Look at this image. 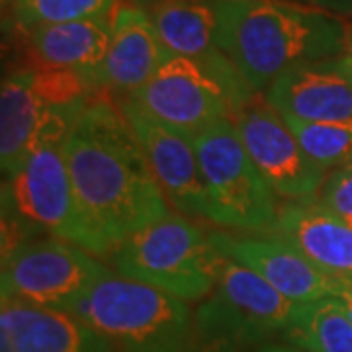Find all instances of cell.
<instances>
[{
    "label": "cell",
    "mask_w": 352,
    "mask_h": 352,
    "mask_svg": "<svg viewBox=\"0 0 352 352\" xmlns=\"http://www.w3.org/2000/svg\"><path fill=\"white\" fill-rule=\"evenodd\" d=\"M14 2H16V0H14Z\"/></svg>",
    "instance_id": "obj_30"
},
{
    "label": "cell",
    "mask_w": 352,
    "mask_h": 352,
    "mask_svg": "<svg viewBox=\"0 0 352 352\" xmlns=\"http://www.w3.org/2000/svg\"><path fill=\"white\" fill-rule=\"evenodd\" d=\"M217 45L252 92L302 65L342 57L351 30L337 12L292 0H215Z\"/></svg>",
    "instance_id": "obj_2"
},
{
    "label": "cell",
    "mask_w": 352,
    "mask_h": 352,
    "mask_svg": "<svg viewBox=\"0 0 352 352\" xmlns=\"http://www.w3.org/2000/svg\"><path fill=\"white\" fill-rule=\"evenodd\" d=\"M110 39L112 20L106 16L39 25L30 32L32 50L41 63L55 71H71L90 85H96Z\"/></svg>",
    "instance_id": "obj_18"
},
{
    "label": "cell",
    "mask_w": 352,
    "mask_h": 352,
    "mask_svg": "<svg viewBox=\"0 0 352 352\" xmlns=\"http://www.w3.org/2000/svg\"><path fill=\"white\" fill-rule=\"evenodd\" d=\"M258 96H252L231 116L245 149L276 196L288 201L314 198L327 170L307 157L284 118Z\"/></svg>",
    "instance_id": "obj_11"
},
{
    "label": "cell",
    "mask_w": 352,
    "mask_h": 352,
    "mask_svg": "<svg viewBox=\"0 0 352 352\" xmlns=\"http://www.w3.org/2000/svg\"><path fill=\"white\" fill-rule=\"evenodd\" d=\"M221 258L210 233L180 214L164 215L112 251L120 276L163 289L182 302L212 294Z\"/></svg>",
    "instance_id": "obj_5"
},
{
    "label": "cell",
    "mask_w": 352,
    "mask_h": 352,
    "mask_svg": "<svg viewBox=\"0 0 352 352\" xmlns=\"http://www.w3.org/2000/svg\"><path fill=\"white\" fill-rule=\"evenodd\" d=\"M116 0H16L14 16L24 30L108 16Z\"/></svg>",
    "instance_id": "obj_22"
},
{
    "label": "cell",
    "mask_w": 352,
    "mask_h": 352,
    "mask_svg": "<svg viewBox=\"0 0 352 352\" xmlns=\"http://www.w3.org/2000/svg\"><path fill=\"white\" fill-rule=\"evenodd\" d=\"M307 157L323 170L340 168L352 163V122H305L292 116H282Z\"/></svg>",
    "instance_id": "obj_21"
},
{
    "label": "cell",
    "mask_w": 352,
    "mask_h": 352,
    "mask_svg": "<svg viewBox=\"0 0 352 352\" xmlns=\"http://www.w3.org/2000/svg\"><path fill=\"white\" fill-rule=\"evenodd\" d=\"M249 352H303L292 344H261L256 349H252Z\"/></svg>",
    "instance_id": "obj_26"
},
{
    "label": "cell",
    "mask_w": 352,
    "mask_h": 352,
    "mask_svg": "<svg viewBox=\"0 0 352 352\" xmlns=\"http://www.w3.org/2000/svg\"><path fill=\"white\" fill-rule=\"evenodd\" d=\"M270 235L288 241L307 261L340 280L352 278V227L317 200H289L278 206Z\"/></svg>",
    "instance_id": "obj_16"
},
{
    "label": "cell",
    "mask_w": 352,
    "mask_h": 352,
    "mask_svg": "<svg viewBox=\"0 0 352 352\" xmlns=\"http://www.w3.org/2000/svg\"><path fill=\"white\" fill-rule=\"evenodd\" d=\"M292 2H300V4H309L317 8H325L331 12H351V0H292Z\"/></svg>",
    "instance_id": "obj_24"
},
{
    "label": "cell",
    "mask_w": 352,
    "mask_h": 352,
    "mask_svg": "<svg viewBox=\"0 0 352 352\" xmlns=\"http://www.w3.org/2000/svg\"><path fill=\"white\" fill-rule=\"evenodd\" d=\"M344 282H346V284H351V286H352V278H349V280H344Z\"/></svg>",
    "instance_id": "obj_29"
},
{
    "label": "cell",
    "mask_w": 352,
    "mask_h": 352,
    "mask_svg": "<svg viewBox=\"0 0 352 352\" xmlns=\"http://www.w3.org/2000/svg\"><path fill=\"white\" fill-rule=\"evenodd\" d=\"M315 198L340 221L352 227V163L335 168L327 175Z\"/></svg>",
    "instance_id": "obj_23"
},
{
    "label": "cell",
    "mask_w": 352,
    "mask_h": 352,
    "mask_svg": "<svg viewBox=\"0 0 352 352\" xmlns=\"http://www.w3.org/2000/svg\"><path fill=\"white\" fill-rule=\"evenodd\" d=\"M90 85L71 71L12 73L0 88V163L6 178L47 141H63L87 108Z\"/></svg>",
    "instance_id": "obj_6"
},
{
    "label": "cell",
    "mask_w": 352,
    "mask_h": 352,
    "mask_svg": "<svg viewBox=\"0 0 352 352\" xmlns=\"http://www.w3.org/2000/svg\"><path fill=\"white\" fill-rule=\"evenodd\" d=\"M335 298H339L340 302H342V305H344V309H346V314H349V317H351L352 321V286L351 284H346L344 280H342V286H340V289L337 292V296Z\"/></svg>",
    "instance_id": "obj_25"
},
{
    "label": "cell",
    "mask_w": 352,
    "mask_h": 352,
    "mask_svg": "<svg viewBox=\"0 0 352 352\" xmlns=\"http://www.w3.org/2000/svg\"><path fill=\"white\" fill-rule=\"evenodd\" d=\"M131 2H133V6H139V8H153L163 0H131Z\"/></svg>",
    "instance_id": "obj_28"
},
{
    "label": "cell",
    "mask_w": 352,
    "mask_h": 352,
    "mask_svg": "<svg viewBox=\"0 0 352 352\" xmlns=\"http://www.w3.org/2000/svg\"><path fill=\"white\" fill-rule=\"evenodd\" d=\"M116 352H186L194 319L186 302L138 280L108 274L69 311Z\"/></svg>",
    "instance_id": "obj_3"
},
{
    "label": "cell",
    "mask_w": 352,
    "mask_h": 352,
    "mask_svg": "<svg viewBox=\"0 0 352 352\" xmlns=\"http://www.w3.org/2000/svg\"><path fill=\"white\" fill-rule=\"evenodd\" d=\"M170 57L153 24L151 14L139 6H122L112 18L110 50L96 85L133 96Z\"/></svg>",
    "instance_id": "obj_17"
},
{
    "label": "cell",
    "mask_w": 352,
    "mask_h": 352,
    "mask_svg": "<svg viewBox=\"0 0 352 352\" xmlns=\"http://www.w3.org/2000/svg\"><path fill=\"white\" fill-rule=\"evenodd\" d=\"M192 141L210 204L208 221L237 231L272 233L276 194L254 166L233 122L221 120Z\"/></svg>",
    "instance_id": "obj_9"
},
{
    "label": "cell",
    "mask_w": 352,
    "mask_h": 352,
    "mask_svg": "<svg viewBox=\"0 0 352 352\" xmlns=\"http://www.w3.org/2000/svg\"><path fill=\"white\" fill-rule=\"evenodd\" d=\"M63 153L78 212L106 254L168 215L133 129L110 102H88L63 139Z\"/></svg>",
    "instance_id": "obj_1"
},
{
    "label": "cell",
    "mask_w": 352,
    "mask_h": 352,
    "mask_svg": "<svg viewBox=\"0 0 352 352\" xmlns=\"http://www.w3.org/2000/svg\"><path fill=\"white\" fill-rule=\"evenodd\" d=\"M280 116L305 122H352V76L342 57L302 65L280 76L264 92Z\"/></svg>",
    "instance_id": "obj_14"
},
{
    "label": "cell",
    "mask_w": 352,
    "mask_h": 352,
    "mask_svg": "<svg viewBox=\"0 0 352 352\" xmlns=\"http://www.w3.org/2000/svg\"><path fill=\"white\" fill-rule=\"evenodd\" d=\"M112 274L73 243L47 237L25 243L2 256V298L71 311L88 289Z\"/></svg>",
    "instance_id": "obj_10"
},
{
    "label": "cell",
    "mask_w": 352,
    "mask_h": 352,
    "mask_svg": "<svg viewBox=\"0 0 352 352\" xmlns=\"http://www.w3.org/2000/svg\"><path fill=\"white\" fill-rule=\"evenodd\" d=\"M294 305L251 268L223 254L219 276L194 315L198 352H243L282 335Z\"/></svg>",
    "instance_id": "obj_7"
},
{
    "label": "cell",
    "mask_w": 352,
    "mask_h": 352,
    "mask_svg": "<svg viewBox=\"0 0 352 352\" xmlns=\"http://www.w3.org/2000/svg\"><path fill=\"white\" fill-rule=\"evenodd\" d=\"M0 352H116L69 311L2 298Z\"/></svg>",
    "instance_id": "obj_15"
},
{
    "label": "cell",
    "mask_w": 352,
    "mask_h": 352,
    "mask_svg": "<svg viewBox=\"0 0 352 352\" xmlns=\"http://www.w3.org/2000/svg\"><path fill=\"white\" fill-rule=\"evenodd\" d=\"M215 249L264 278L292 303L315 302L337 296L342 280L327 274L288 241L272 237H237L229 233H210Z\"/></svg>",
    "instance_id": "obj_13"
},
{
    "label": "cell",
    "mask_w": 352,
    "mask_h": 352,
    "mask_svg": "<svg viewBox=\"0 0 352 352\" xmlns=\"http://www.w3.org/2000/svg\"><path fill=\"white\" fill-rule=\"evenodd\" d=\"M149 14L170 55L201 63L226 57L217 45L215 0H163L153 6Z\"/></svg>",
    "instance_id": "obj_19"
},
{
    "label": "cell",
    "mask_w": 352,
    "mask_h": 352,
    "mask_svg": "<svg viewBox=\"0 0 352 352\" xmlns=\"http://www.w3.org/2000/svg\"><path fill=\"white\" fill-rule=\"evenodd\" d=\"M284 340L303 352H352V321L339 298L296 303Z\"/></svg>",
    "instance_id": "obj_20"
},
{
    "label": "cell",
    "mask_w": 352,
    "mask_h": 352,
    "mask_svg": "<svg viewBox=\"0 0 352 352\" xmlns=\"http://www.w3.org/2000/svg\"><path fill=\"white\" fill-rule=\"evenodd\" d=\"M2 256L36 241L38 233L106 254L76 206L63 141H47L28 157L2 188Z\"/></svg>",
    "instance_id": "obj_4"
},
{
    "label": "cell",
    "mask_w": 352,
    "mask_h": 352,
    "mask_svg": "<svg viewBox=\"0 0 352 352\" xmlns=\"http://www.w3.org/2000/svg\"><path fill=\"white\" fill-rule=\"evenodd\" d=\"M342 61H344V67H346V71H349L352 76V28H351V34H349L346 51H344V55H342Z\"/></svg>",
    "instance_id": "obj_27"
},
{
    "label": "cell",
    "mask_w": 352,
    "mask_h": 352,
    "mask_svg": "<svg viewBox=\"0 0 352 352\" xmlns=\"http://www.w3.org/2000/svg\"><path fill=\"white\" fill-rule=\"evenodd\" d=\"M252 96L256 92L227 57L201 63L170 55L131 98L164 126L194 139L217 122L231 120Z\"/></svg>",
    "instance_id": "obj_8"
},
{
    "label": "cell",
    "mask_w": 352,
    "mask_h": 352,
    "mask_svg": "<svg viewBox=\"0 0 352 352\" xmlns=\"http://www.w3.org/2000/svg\"><path fill=\"white\" fill-rule=\"evenodd\" d=\"M120 110L133 129L164 196L184 215L208 219L210 204L194 141L153 118L131 96L122 102Z\"/></svg>",
    "instance_id": "obj_12"
}]
</instances>
